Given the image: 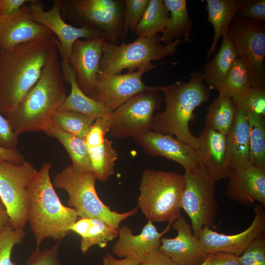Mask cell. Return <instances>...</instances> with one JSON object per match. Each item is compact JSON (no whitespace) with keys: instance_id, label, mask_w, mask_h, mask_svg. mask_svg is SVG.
Listing matches in <instances>:
<instances>
[{"instance_id":"1","label":"cell","mask_w":265,"mask_h":265,"mask_svg":"<svg viewBox=\"0 0 265 265\" xmlns=\"http://www.w3.org/2000/svg\"><path fill=\"white\" fill-rule=\"evenodd\" d=\"M57 38L50 37L0 49V112L14 110L39 79Z\"/></svg>"},{"instance_id":"2","label":"cell","mask_w":265,"mask_h":265,"mask_svg":"<svg viewBox=\"0 0 265 265\" xmlns=\"http://www.w3.org/2000/svg\"><path fill=\"white\" fill-rule=\"evenodd\" d=\"M58 53L56 41L37 81L16 107L4 115L19 135L43 131L67 97Z\"/></svg>"},{"instance_id":"3","label":"cell","mask_w":265,"mask_h":265,"mask_svg":"<svg viewBox=\"0 0 265 265\" xmlns=\"http://www.w3.org/2000/svg\"><path fill=\"white\" fill-rule=\"evenodd\" d=\"M205 83L202 73H191L189 81H180L168 86H159L166 104L164 110L153 116L151 131L175 136L180 141L191 146L196 151L199 139L189 129L196 107L210 99V91Z\"/></svg>"},{"instance_id":"4","label":"cell","mask_w":265,"mask_h":265,"mask_svg":"<svg viewBox=\"0 0 265 265\" xmlns=\"http://www.w3.org/2000/svg\"><path fill=\"white\" fill-rule=\"evenodd\" d=\"M52 167L50 162L43 164L29 187L27 222L37 247L48 238L60 241L79 217L74 209L61 202L51 180Z\"/></svg>"},{"instance_id":"5","label":"cell","mask_w":265,"mask_h":265,"mask_svg":"<svg viewBox=\"0 0 265 265\" xmlns=\"http://www.w3.org/2000/svg\"><path fill=\"white\" fill-rule=\"evenodd\" d=\"M184 174L145 169L139 185L137 208L148 220L173 222L181 214Z\"/></svg>"},{"instance_id":"6","label":"cell","mask_w":265,"mask_h":265,"mask_svg":"<svg viewBox=\"0 0 265 265\" xmlns=\"http://www.w3.org/2000/svg\"><path fill=\"white\" fill-rule=\"evenodd\" d=\"M96 180L93 171L79 173L71 165L56 173L53 185L66 191L67 204L79 217L97 218L118 229L123 221L137 213L138 208L122 213L112 211L99 198L95 188Z\"/></svg>"},{"instance_id":"7","label":"cell","mask_w":265,"mask_h":265,"mask_svg":"<svg viewBox=\"0 0 265 265\" xmlns=\"http://www.w3.org/2000/svg\"><path fill=\"white\" fill-rule=\"evenodd\" d=\"M159 35L138 37L134 41L120 45L105 41L100 62V71L108 74H121L127 69L133 72L136 69L147 72L157 65L152 61H159L177 52V46L184 40L178 39L172 43L162 44Z\"/></svg>"},{"instance_id":"8","label":"cell","mask_w":265,"mask_h":265,"mask_svg":"<svg viewBox=\"0 0 265 265\" xmlns=\"http://www.w3.org/2000/svg\"><path fill=\"white\" fill-rule=\"evenodd\" d=\"M181 208L189 216L192 232L199 238L204 227H213L218 209L215 198L216 182L199 166L185 171Z\"/></svg>"},{"instance_id":"9","label":"cell","mask_w":265,"mask_h":265,"mask_svg":"<svg viewBox=\"0 0 265 265\" xmlns=\"http://www.w3.org/2000/svg\"><path fill=\"white\" fill-rule=\"evenodd\" d=\"M37 171L26 160L20 164L0 161V198L14 229H24L27 223L29 187Z\"/></svg>"},{"instance_id":"10","label":"cell","mask_w":265,"mask_h":265,"mask_svg":"<svg viewBox=\"0 0 265 265\" xmlns=\"http://www.w3.org/2000/svg\"><path fill=\"white\" fill-rule=\"evenodd\" d=\"M66 3L70 17L81 26L91 24L101 30L106 41L116 44L127 34L124 26L125 0H72Z\"/></svg>"},{"instance_id":"11","label":"cell","mask_w":265,"mask_h":265,"mask_svg":"<svg viewBox=\"0 0 265 265\" xmlns=\"http://www.w3.org/2000/svg\"><path fill=\"white\" fill-rule=\"evenodd\" d=\"M227 32L248 69L251 86L265 87L264 23L235 16Z\"/></svg>"},{"instance_id":"12","label":"cell","mask_w":265,"mask_h":265,"mask_svg":"<svg viewBox=\"0 0 265 265\" xmlns=\"http://www.w3.org/2000/svg\"><path fill=\"white\" fill-rule=\"evenodd\" d=\"M162 101L159 86L135 95L111 112L109 132L115 138H126L151 131L154 112Z\"/></svg>"},{"instance_id":"13","label":"cell","mask_w":265,"mask_h":265,"mask_svg":"<svg viewBox=\"0 0 265 265\" xmlns=\"http://www.w3.org/2000/svg\"><path fill=\"white\" fill-rule=\"evenodd\" d=\"M63 0H55L51 8L45 11L40 0H30L23 8L30 19L47 27L57 38L56 44L62 58L67 60L74 43L78 39L92 40L105 38L104 33L91 24L80 27L66 23L61 16Z\"/></svg>"},{"instance_id":"14","label":"cell","mask_w":265,"mask_h":265,"mask_svg":"<svg viewBox=\"0 0 265 265\" xmlns=\"http://www.w3.org/2000/svg\"><path fill=\"white\" fill-rule=\"evenodd\" d=\"M146 72L137 70L124 74H108L99 71L95 85L88 97L112 111L135 95L157 88L143 82L142 76Z\"/></svg>"},{"instance_id":"15","label":"cell","mask_w":265,"mask_h":265,"mask_svg":"<svg viewBox=\"0 0 265 265\" xmlns=\"http://www.w3.org/2000/svg\"><path fill=\"white\" fill-rule=\"evenodd\" d=\"M254 217L250 226L235 235L218 233L208 227L201 231L199 239L206 254L223 252L240 256L257 238L265 234V211L260 204L254 208Z\"/></svg>"},{"instance_id":"16","label":"cell","mask_w":265,"mask_h":265,"mask_svg":"<svg viewBox=\"0 0 265 265\" xmlns=\"http://www.w3.org/2000/svg\"><path fill=\"white\" fill-rule=\"evenodd\" d=\"M133 138L147 155L173 160L180 164L185 171L199 166L196 151L173 136L149 131Z\"/></svg>"},{"instance_id":"17","label":"cell","mask_w":265,"mask_h":265,"mask_svg":"<svg viewBox=\"0 0 265 265\" xmlns=\"http://www.w3.org/2000/svg\"><path fill=\"white\" fill-rule=\"evenodd\" d=\"M171 225L177 235L174 238H162L160 250L178 265H200L203 263L208 254L204 252L191 225L180 214Z\"/></svg>"},{"instance_id":"18","label":"cell","mask_w":265,"mask_h":265,"mask_svg":"<svg viewBox=\"0 0 265 265\" xmlns=\"http://www.w3.org/2000/svg\"><path fill=\"white\" fill-rule=\"evenodd\" d=\"M227 178V198L245 205L258 202L265 208V167L250 164L231 169Z\"/></svg>"},{"instance_id":"19","label":"cell","mask_w":265,"mask_h":265,"mask_svg":"<svg viewBox=\"0 0 265 265\" xmlns=\"http://www.w3.org/2000/svg\"><path fill=\"white\" fill-rule=\"evenodd\" d=\"M105 41L104 37L92 40L78 39L74 43L71 53L67 60L76 73L78 85L88 96L95 85Z\"/></svg>"},{"instance_id":"20","label":"cell","mask_w":265,"mask_h":265,"mask_svg":"<svg viewBox=\"0 0 265 265\" xmlns=\"http://www.w3.org/2000/svg\"><path fill=\"white\" fill-rule=\"evenodd\" d=\"M198 137L199 166L215 182L227 178L230 171L226 135L205 127Z\"/></svg>"},{"instance_id":"21","label":"cell","mask_w":265,"mask_h":265,"mask_svg":"<svg viewBox=\"0 0 265 265\" xmlns=\"http://www.w3.org/2000/svg\"><path fill=\"white\" fill-rule=\"evenodd\" d=\"M172 222L159 232L151 220H148L141 233L134 235L132 229L124 225L118 229V238L112 248L113 254L120 258H130L139 262L148 254L159 248L162 236L170 230Z\"/></svg>"},{"instance_id":"22","label":"cell","mask_w":265,"mask_h":265,"mask_svg":"<svg viewBox=\"0 0 265 265\" xmlns=\"http://www.w3.org/2000/svg\"><path fill=\"white\" fill-rule=\"evenodd\" d=\"M53 35L47 27L30 19L23 6L16 14L0 20V49L11 48Z\"/></svg>"},{"instance_id":"23","label":"cell","mask_w":265,"mask_h":265,"mask_svg":"<svg viewBox=\"0 0 265 265\" xmlns=\"http://www.w3.org/2000/svg\"><path fill=\"white\" fill-rule=\"evenodd\" d=\"M60 64L65 81L71 86V92L58 110L75 111L96 119L111 113L101 103L82 92L77 83L76 73L67 60L62 58Z\"/></svg>"},{"instance_id":"24","label":"cell","mask_w":265,"mask_h":265,"mask_svg":"<svg viewBox=\"0 0 265 265\" xmlns=\"http://www.w3.org/2000/svg\"><path fill=\"white\" fill-rule=\"evenodd\" d=\"M227 150L231 169L250 165L249 127L247 114L237 109L233 124L226 134Z\"/></svg>"},{"instance_id":"25","label":"cell","mask_w":265,"mask_h":265,"mask_svg":"<svg viewBox=\"0 0 265 265\" xmlns=\"http://www.w3.org/2000/svg\"><path fill=\"white\" fill-rule=\"evenodd\" d=\"M70 230L80 237V249L84 254L95 245L106 247L108 242L118 236V229L97 218H80Z\"/></svg>"},{"instance_id":"26","label":"cell","mask_w":265,"mask_h":265,"mask_svg":"<svg viewBox=\"0 0 265 265\" xmlns=\"http://www.w3.org/2000/svg\"><path fill=\"white\" fill-rule=\"evenodd\" d=\"M43 132L56 139L67 151L73 168L78 172L92 171L87 146L84 139L62 130L52 120Z\"/></svg>"},{"instance_id":"27","label":"cell","mask_w":265,"mask_h":265,"mask_svg":"<svg viewBox=\"0 0 265 265\" xmlns=\"http://www.w3.org/2000/svg\"><path fill=\"white\" fill-rule=\"evenodd\" d=\"M238 57L234 44L226 31L222 36L218 53L204 66L202 74L209 89H215L225 79Z\"/></svg>"},{"instance_id":"28","label":"cell","mask_w":265,"mask_h":265,"mask_svg":"<svg viewBox=\"0 0 265 265\" xmlns=\"http://www.w3.org/2000/svg\"><path fill=\"white\" fill-rule=\"evenodd\" d=\"M169 12L170 16L167 26L162 33L161 41L164 45L174 42L178 39L189 42L192 27L186 0H163Z\"/></svg>"},{"instance_id":"29","label":"cell","mask_w":265,"mask_h":265,"mask_svg":"<svg viewBox=\"0 0 265 265\" xmlns=\"http://www.w3.org/2000/svg\"><path fill=\"white\" fill-rule=\"evenodd\" d=\"M207 21L213 27L214 34L206 58H209L216 50L220 38L227 31L235 17L238 7L237 0H207Z\"/></svg>"},{"instance_id":"30","label":"cell","mask_w":265,"mask_h":265,"mask_svg":"<svg viewBox=\"0 0 265 265\" xmlns=\"http://www.w3.org/2000/svg\"><path fill=\"white\" fill-rule=\"evenodd\" d=\"M169 16L163 0H149L143 16L133 32L138 37L153 36L158 33H162Z\"/></svg>"},{"instance_id":"31","label":"cell","mask_w":265,"mask_h":265,"mask_svg":"<svg viewBox=\"0 0 265 265\" xmlns=\"http://www.w3.org/2000/svg\"><path fill=\"white\" fill-rule=\"evenodd\" d=\"M237 110L232 98L219 95L208 107L205 127L226 135L233 124Z\"/></svg>"},{"instance_id":"32","label":"cell","mask_w":265,"mask_h":265,"mask_svg":"<svg viewBox=\"0 0 265 265\" xmlns=\"http://www.w3.org/2000/svg\"><path fill=\"white\" fill-rule=\"evenodd\" d=\"M112 144L111 141L106 138L101 146L87 147L92 171L97 180L100 181H106L114 172V167L118 159V153Z\"/></svg>"},{"instance_id":"33","label":"cell","mask_w":265,"mask_h":265,"mask_svg":"<svg viewBox=\"0 0 265 265\" xmlns=\"http://www.w3.org/2000/svg\"><path fill=\"white\" fill-rule=\"evenodd\" d=\"M250 75L242 60L238 57L225 79L215 88L219 95L233 98L251 87Z\"/></svg>"},{"instance_id":"34","label":"cell","mask_w":265,"mask_h":265,"mask_svg":"<svg viewBox=\"0 0 265 265\" xmlns=\"http://www.w3.org/2000/svg\"><path fill=\"white\" fill-rule=\"evenodd\" d=\"M246 114L249 127L250 164L265 167V116Z\"/></svg>"},{"instance_id":"35","label":"cell","mask_w":265,"mask_h":265,"mask_svg":"<svg viewBox=\"0 0 265 265\" xmlns=\"http://www.w3.org/2000/svg\"><path fill=\"white\" fill-rule=\"evenodd\" d=\"M96 119L87 115L67 110H58L52 118L62 130L83 139Z\"/></svg>"},{"instance_id":"36","label":"cell","mask_w":265,"mask_h":265,"mask_svg":"<svg viewBox=\"0 0 265 265\" xmlns=\"http://www.w3.org/2000/svg\"><path fill=\"white\" fill-rule=\"evenodd\" d=\"M232 99L237 109L265 116V87H251Z\"/></svg>"},{"instance_id":"37","label":"cell","mask_w":265,"mask_h":265,"mask_svg":"<svg viewBox=\"0 0 265 265\" xmlns=\"http://www.w3.org/2000/svg\"><path fill=\"white\" fill-rule=\"evenodd\" d=\"M25 235L24 229H14L11 225L0 232V265H16L11 261L12 249L22 243Z\"/></svg>"},{"instance_id":"38","label":"cell","mask_w":265,"mask_h":265,"mask_svg":"<svg viewBox=\"0 0 265 265\" xmlns=\"http://www.w3.org/2000/svg\"><path fill=\"white\" fill-rule=\"evenodd\" d=\"M238 259L240 265H265V234L255 239Z\"/></svg>"},{"instance_id":"39","label":"cell","mask_w":265,"mask_h":265,"mask_svg":"<svg viewBox=\"0 0 265 265\" xmlns=\"http://www.w3.org/2000/svg\"><path fill=\"white\" fill-rule=\"evenodd\" d=\"M110 114L97 118L90 127L84 139L87 147H97L103 144L105 135L109 131Z\"/></svg>"},{"instance_id":"40","label":"cell","mask_w":265,"mask_h":265,"mask_svg":"<svg viewBox=\"0 0 265 265\" xmlns=\"http://www.w3.org/2000/svg\"><path fill=\"white\" fill-rule=\"evenodd\" d=\"M235 16L265 23V0H238Z\"/></svg>"},{"instance_id":"41","label":"cell","mask_w":265,"mask_h":265,"mask_svg":"<svg viewBox=\"0 0 265 265\" xmlns=\"http://www.w3.org/2000/svg\"><path fill=\"white\" fill-rule=\"evenodd\" d=\"M149 0H125L124 26L127 32L133 31L141 20Z\"/></svg>"},{"instance_id":"42","label":"cell","mask_w":265,"mask_h":265,"mask_svg":"<svg viewBox=\"0 0 265 265\" xmlns=\"http://www.w3.org/2000/svg\"><path fill=\"white\" fill-rule=\"evenodd\" d=\"M60 241H58L50 249L41 250L37 247L27 259L25 265H60L59 261V247Z\"/></svg>"},{"instance_id":"43","label":"cell","mask_w":265,"mask_h":265,"mask_svg":"<svg viewBox=\"0 0 265 265\" xmlns=\"http://www.w3.org/2000/svg\"><path fill=\"white\" fill-rule=\"evenodd\" d=\"M19 136L12 130L7 119L0 112V147L16 149Z\"/></svg>"},{"instance_id":"44","label":"cell","mask_w":265,"mask_h":265,"mask_svg":"<svg viewBox=\"0 0 265 265\" xmlns=\"http://www.w3.org/2000/svg\"><path fill=\"white\" fill-rule=\"evenodd\" d=\"M139 264V265H178L161 251L159 247L146 255Z\"/></svg>"},{"instance_id":"45","label":"cell","mask_w":265,"mask_h":265,"mask_svg":"<svg viewBox=\"0 0 265 265\" xmlns=\"http://www.w3.org/2000/svg\"><path fill=\"white\" fill-rule=\"evenodd\" d=\"M30 0H0V11L2 17L13 15Z\"/></svg>"},{"instance_id":"46","label":"cell","mask_w":265,"mask_h":265,"mask_svg":"<svg viewBox=\"0 0 265 265\" xmlns=\"http://www.w3.org/2000/svg\"><path fill=\"white\" fill-rule=\"evenodd\" d=\"M212 265H240L238 256L223 252L212 253Z\"/></svg>"},{"instance_id":"47","label":"cell","mask_w":265,"mask_h":265,"mask_svg":"<svg viewBox=\"0 0 265 265\" xmlns=\"http://www.w3.org/2000/svg\"><path fill=\"white\" fill-rule=\"evenodd\" d=\"M0 161L20 164L26 160L24 156L17 149H7L0 147Z\"/></svg>"},{"instance_id":"48","label":"cell","mask_w":265,"mask_h":265,"mask_svg":"<svg viewBox=\"0 0 265 265\" xmlns=\"http://www.w3.org/2000/svg\"><path fill=\"white\" fill-rule=\"evenodd\" d=\"M103 265H139V262L134 259L130 258L117 259L109 253L103 257Z\"/></svg>"},{"instance_id":"49","label":"cell","mask_w":265,"mask_h":265,"mask_svg":"<svg viewBox=\"0 0 265 265\" xmlns=\"http://www.w3.org/2000/svg\"><path fill=\"white\" fill-rule=\"evenodd\" d=\"M10 225L6 209L0 198V232L3 229Z\"/></svg>"},{"instance_id":"50","label":"cell","mask_w":265,"mask_h":265,"mask_svg":"<svg viewBox=\"0 0 265 265\" xmlns=\"http://www.w3.org/2000/svg\"><path fill=\"white\" fill-rule=\"evenodd\" d=\"M212 254H209L205 261L200 265H212Z\"/></svg>"},{"instance_id":"51","label":"cell","mask_w":265,"mask_h":265,"mask_svg":"<svg viewBox=\"0 0 265 265\" xmlns=\"http://www.w3.org/2000/svg\"><path fill=\"white\" fill-rule=\"evenodd\" d=\"M2 17H1V13H0V20L1 19Z\"/></svg>"}]
</instances>
